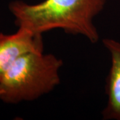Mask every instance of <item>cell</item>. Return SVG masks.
<instances>
[{"instance_id": "6da1fadb", "label": "cell", "mask_w": 120, "mask_h": 120, "mask_svg": "<svg viewBox=\"0 0 120 120\" xmlns=\"http://www.w3.org/2000/svg\"><path fill=\"white\" fill-rule=\"evenodd\" d=\"M107 0H43L29 4L15 0L9 4L18 27L42 35L56 29L82 35L96 43L99 35L95 18L103 10Z\"/></svg>"}, {"instance_id": "7a4b0ae2", "label": "cell", "mask_w": 120, "mask_h": 120, "mask_svg": "<svg viewBox=\"0 0 120 120\" xmlns=\"http://www.w3.org/2000/svg\"><path fill=\"white\" fill-rule=\"evenodd\" d=\"M62 60L52 53L31 52L19 57L0 79V100L32 101L60 85Z\"/></svg>"}, {"instance_id": "3957f363", "label": "cell", "mask_w": 120, "mask_h": 120, "mask_svg": "<svg viewBox=\"0 0 120 120\" xmlns=\"http://www.w3.org/2000/svg\"><path fill=\"white\" fill-rule=\"evenodd\" d=\"M42 35L19 27L13 34L0 33V79L16 60L31 52H43Z\"/></svg>"}, {"instance_id": "277c9868", "label": "cell", "mask_w": 120, "mask_h": 120, "mask_svg": "<svg viewBox=\"0 0 120 120\" xmlns=\"http://www.w3.org/2000/svg\"><path fill=\"white\" fill-rule=\"evenodd\" d=\"M103 44L111 57V67L106 78L107 101L101 112L104 120H120V42L105 38Z\"/></svg>"}]
</instances>
